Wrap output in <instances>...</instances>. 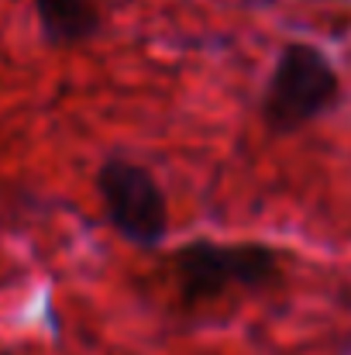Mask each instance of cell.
I'll use <instances>...</instances> for the list:
<instances>
[{
	"label": "cell",
	"instance_id": "1",
	"mask_svg": "<svg viewBox=\"0 0 351 355\" xmlns=\"http://www.w3.org/2000/svg\"><path fill=\"white\" fill-rule=\"evenodd\" d=\"M282 255L262 241H190L176 252V283L186 307L224 297L228 290H258L279 279Z\"/></svg>",
	"mask_w": 351,
	"mask_h": 355
},
{
	"label": "cell",
	"instance_id": "2",
	"mask_svg": "<svg viewBox=\"0 0 351 355\" xmlns=\"http://www.w3.org/2000/svg\"><path fill=\"white\" fill-rule=\"evenodd\" d=\"M341 80L331 59L307 42H289L269 76L262 97V121L272 135H289L321 118L338 101Z\"/></svg>",
	"mask_w": 351,
	"mask_h": 355
},
{
	"label": "cell",
	"instance_id": "3",
	"mask_svg": "<svg viewBox=\"0 0 351 355\" xmlns=\"http://www.w3.org/2000/svg\"><path fill=\"white\" fill-rule=\"evenodd\" d=\"M97 193L117 235L138 248H159L169 232V204L159 180L131 159L111 155L97 169Z\"/></svg>",
	"mask_w": 351,
	"mask_h": 355
},
{
	"label": "cell",
	"instance_id": "4",
	"mask_svg": "<svg viewBox=\"0 0 351 355\" xmlns=\"http://www.w3.org/2000/svg\"><path fill=\"white\" fill-rule=\"evenodd\" d=\"M35 17L42 38L59 49L90 42L100 31V10L93 0H35Z\"/></svg>",
	"mask_w": 351,
	"mask_h": 355
},
{
	"label": "cell",
	"instance_id": "5",
	"mask_svg": "<svg viewBox=\"0 0 351 355\" xmlns=\"http://www.w3.org/2000/svg\"><path fill=\"white\" fill-rule=\"evenodd\" d=\"M0 355H10V352H0Z\"/></svg>",
	"mask_w": 351,
	"mask_h": 355
}]
</instances>
